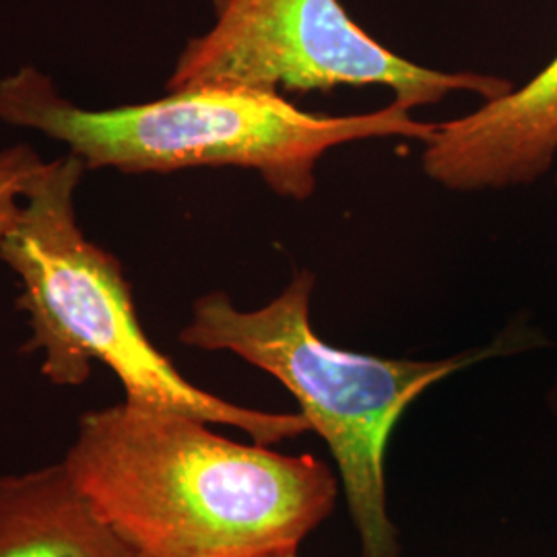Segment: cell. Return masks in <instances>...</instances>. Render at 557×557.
I'll return each mask as SVG.
<instances>
[{"instance_id": "6da1fadb", "label": "cell", "mask_w": 557, "mask_h": 557, "mask_svg": "<svg viewBox=\"0 0 557 557\" xmlns=\"http://www.w3.org/2000/svg\"><path fill=\"white\" fill-rule=\"evenodd\" d=\"M209 425L124 400L85 413L62 462L139 557L299 549L335 510L331 469L312 455L238 444Z\"/></svg>"}, {"instance_id": "7a4b0ae2", "label": "cell", "mask_w": 557, "mask_h": 557, "mask_svg": "<svg viewBox=\"0 0 557 557\" xmlns=\"http://www.w3.org/2000/svg\"><path fill=\"white\" fill-rule=\"evenodd\" d=\"M0 120L66 143L87 170L139 176L234 165L294 200L317 193L326 151L391 137L425 143L438 124L413 119L395 101L368 114L326 116L278 94L230 85L182 87L161 100L91 112L60 98L50 77L29 66L0 81Z\"/></svg>"}, {"instance_id": "3957f363", "label": "cell", "mask_w": 557, "mask_h": 557, "mask_svg": "<svg viewBox=\"0 0 557 557\" xmlns=\"http://www.w3.org/2000/svg\"><path fill=\"white\" fill-rule=\"evenodd\" d=\"M85 170L75 153L50 161L23 199L15 227L0 239V259L23 283L17 308L29 314L23 351H41V374L79 386L98 359L119 376L128 403L232 425L260 446L310 432L301 413L257 411L202 391L149 341L119 259L85 238L75 218Z\"/></svg>"}, {"instance_id": "277c9868", "label": "cell", "mask_w": 557, "mask_h": 557, "mask_svg": "<svg viewBox=\"0 0 557 557\" xmlns=\"http://www.w3.org/2000/svg\"><path fill=\"white\" fill-rule=\"evenodd\" d=\"M317 275L296 271L277 298L244 312L227 294L197 299L180 343L230 351L277 379L298 398L310 430L337 462L361 557H400L386 502V448L407 407L440 380L504 351V338L453 358L391 359L345 351L317 335L310 299Z\"/></svg>"}, {"instance_id": "5b68a950", "label": "cell", "mask_w": 557, "mask_h": 557, "mask_svg": "<svg viewBox=\"0 0 557 557\" xmlns=\"http://www.w3.org/2000/svg\"><path fill=\"white\" fill-rule=\"evenodd\" d=\"M230 85L264 94H331L382 85L405 110L453 94L496 100L512 83L425 69L388 50L338 0H215V25L188 41L165 89Z\"/></svg>"}, {"instance_id": "8992f818", "label": "cell", "mask_w": 557, "mask_h": 557, "mask_svg": "<svg viewBox=\"0 0 557 557\" xmlns=\"http://www.w3.org/2000/svg\"><path fill=\"white\" fill-rule=\"evenodd\" d=\"M557 158V54L522 87L438 122L423 143L425 176L450 193L529 186Z\"/></svg>"}, {"instance_id": "52a82bcc", "label": "cell", "mask_w": 557, "mask_h": 557, "mask_svg": "<svg viewBox=\"0 0 557 557\" xmlns=\"http://www.w3.org/2000/svg\"><path fill=\"white\" fill-rule=\"evenodd\" d=\"M0 557H139L60 460L0 478Z\"/></svg>"}, {"instance_id": "ba28073f", "label": "cell", "mask_w": 557, "mask_h": 557, "mask_svg": "<svg viewBox=\"0 0 557 557\" xmlns=\"http://www.w3.org/2000/svg\"><path fill=\"white\" fill-rule=\"evenodd\" d=\"M46 170L48 161H41L29 145L0 151V239L15 227L23 199L32 195Z\"/></svg>"}, {"instance_id": "9c48e42d", "label": "cell", "mask_w": 557, "mask_h": 557, "mask_svg": "<svg viewBox=\"0 0 557 557\" xmlns=\"http://www.w3.org/2000/svg\"><path fill=\"white\" fill-rule=\"evenodd\" d=\"M556 188H557V170H556ZM547 405H549V411L557 418V376L554 380V384L549 386V393H547Z\"/></svg>"}, {"instance_id": "30bf717a", "label": "cell", "mask_w": 557, "mask_h": 557, "mask_svg": "<svg viewBox=\"0 0 557 557\" xmlns=\"http://www.w3.org/2000/svg\"><path fill=\"white\" fill-rule=\"evenodd\" d=\"M248 557H298V549H281V552H267V554Z\"/></svg>"}]
</instances>
